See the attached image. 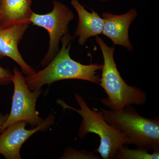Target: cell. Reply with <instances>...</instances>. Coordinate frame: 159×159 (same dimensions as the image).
I'll list each match as a JSON object with an SVG mask.
<instances>
[{
  "instance_id": "cell-2",
  "label": "cell",
  "mask_w": 159,
  "mask_h": 159,
  "mask_svg": "<svg viewBox=\"0 0 159 159\" xmlns=\"http://www.w3.org/2000/svg\"><path fill=\"white\" fill-rule=\"evenodd\" d=\"M96 41L103 58L99 84L107 96L100 99L101 102L114 111L120 110L131 104L144 105L147 100V94L136 87L128 85L121 77L114 59L115 48L109 47L99 36H96Z\"/></svg>"
},
{
  "instance_id": "cell-8",
  "label": "cell",
  "mask_w": 159,
  "mask_h": 159,
  "mask_svg": "<svg viewBox=\"0 0 159 159\" xmlns=\"http://www.w3.org/2000/svg\"><path fill=\"white\" fill-rule=\"evenodd\" d=\"M29 25L27 23H19L0 27V59L4 57H10L20 66L26 76L34 74L35 70L23 59L18 45Z\"/></svg>"
},
{
  "instance_id": "cell-16",
  "label": "cell",
  "mask_w": 159,
  "mask_h": 159,
  "mask_svg": "<svg viewBox=\"0 0 159 159\" xmlns=\"http://www.w3.org/2000/svg\"><path fill=\"white\" fill-rule=\"evenodd\" d=\"M99 1H100L101 2H107V1H108V0H99Z\"/></svg>"
},
{
  "instance_id": "cell-14",
  "label": "cell",
  "mask_w": 159,
  "mask_h": 159,
  "mask_svg": "<svg viewBox=\"0 0 159 159\" xmlns=\"http://www.w3.org/2000/svg\"><path fill=\"white\" fill-rule=\"evenodd\" d=\"M13 73L9 69L0 66V85H7L12 82Z\"/></svg>"
},
{
  "instance_id": "cell-12",
  "label": "cell",
  "mask_w": 159,
  "mask_h": 159,
  "mask_svg": "<svg viewBox=\"0 0 159 159\" xmlns=\"http://www.w3.org/2000/svg\"><path fill=\"white\" fill-rule=\"evenodd\" d=\"M145 149L138 148L135 149H131L122 146L116 153L114 159H158L159 150L154 151L152 153L148 152Z\"/></svg>"
},
{
  "instance_id": "cell-5",
  "label": "cell",
  "mask_w": 159,
  "mask_h": 159,
  "mask_svg": "<svg viewBox=\"0 0 159 159\" xmlns=\"http://www.w3.org/2000/svg\"><path fill=\"white\" fill-rule=\"evenodd\" d=\"M13 73L12 82L14 84V93L11 109L0 133L18 121H26L32 128H34L44 121L36 110V102L41 93V89L30 90L26 83L25 77L17 68H14Z\"/></svg>"
},
{
  "instance_id": "cell-15",
  "label": "cell",
  "mask_w": 159,
  "mask_h": 159,
  "mask_svg": "<svg viewBox=\"0 0 159 159\" xmlns=\"http://www.w3.org/2000/svg\"><path fill=\"white\" fill-rule=\"evenodd\" d=\"M8 114L4 115L2 113H0V130L2 129V126L7 120L8 117Z\"/></svg>"
},
{
  "instance_id": "cell-7",
  "label": "cell",
  "mask_w": 159,
  "mask_h": 159,
  "mask_svg": "<svg viewBox=\"0 0 159 159\" xmlns=\"http://www.w3.org/2000/svg\"><path fill=\"white\" fill-rule=\"evenodd\" d=\"M55 118L50 115L40 125L26 129L27 122L19 121L7 127L0 134V154L6 159H21L20 150L23 144L37 132L45 131L54 124Z\"/></svg>"
},
{
  "instance_id": "cell-13",
  "label": "cell",
  "mask_w": 159,
  "mask_h": 159,
  "mask_svg": "<svg viewBox=\"0 0 159 159\" xmlns=\"http://www.w3.org/2000/svg\"><path fill=\"white\" fill-rule=\"evenodd\" d=\"M99 157L93 152L85 150H77L74 148L68 147L59 159H100Z\"/></svg>"
},
{
  "instance_id": "cell-9",
  "label": "cell",
  "mask_w": 159,
  "mask_h": 159,
  "mask_svg": "<svg viewBox=\"0 0 159 159\" xmlns=\"http://www.w3.org/2000/svg\"><path fill=\"white\" fill-rule=\"evenodd\" d=\"M137 16L135 9H131L121 15L104 12L102 14L104 20L102 34L109 38L114 45L123 46L131 52L134 49L129 37V30Z\"/></svg>"
},
{
  "instance_id": "cell-1",
  "label": "cell",
  "mask_w": 159,
  "mask_h": 159,
  "mask_svg": "<svg viewBox=\"0 0 159 159\" xmlns=\"http://www.w3.org/2000/svg\"><path fill=\"white\" fill-rule=\"evenodd\" d=\"M73 37L67 32L61 38V49L45 68L26 76V83L31 91L41 89L43 86L64 80H86L99 84L100 77L97 71L102 70V64L83 65L72 59L70 55Z\"/></svg>"
},
{
  "instance_id": "cell-6",
  "label": "cell",
  "mask_w": 159,
  "mask_h": 159,
  "mask_svg": "<svg viewBox=\"0 0 159 159\" xmlns=\"http://www.w3.org/2000/svg\"><path fill=\"white\" fill-rule=\"evenodd\" d=\"M53 10L49 13L38 14L33 12L30 23L33 25L42 27L47 30L50 36L48 51L41 61L46 66L59 51V42L68 32V25L74 18V14L65 5L58 1H53Z\"/></svg>"
},
{
  "instance_id": "cell-11",
  "label": "cell",
  "mask_w": 159,
  "mask_h": 159,
  "mask_svg": "<svg viewBox=\"0 0 159 159\" xmlns=\"http://www.w3.org/2000/svg\"><path fill=\"white\" fill-rule=\"evenodd\" d=\"M32 0H0V27L19 24H31Z\"/></svg>"
},
{
  "instance_id": "cell-10",
  "label": "cell",
  "mask_w": 159,
  "mask_h": 159,
  "mask_svg": "<svg viewBox=\"0 0 159 159\" xmlns=\"http://www.w3.org/2000/svg\"><path fill=\"white\" fill-rule=\"evenodd\" d=\"M71 4L78 16V25L74 35L78 37V43L84 45L89 38L102 34L104 20L93 10L92 12L87 11L78 0H71Z\"/></svg>"
},
{
  "instance_id": "cell-3",
  "label": "cell",
  "mask_w": 159,
  "mask_h": 159,
  "mask_svg": "<svg viewBox=\"0 0 159 159\" xmlns=\"http://www.w3.org/2000/svg\"><path fill=\"white\" fill-rule=\"evenodd\" d=\"M106 121L124 136L129 145L159 150V119L142 116L131 105L119 111L100 108Z\"/></svg>"
},
{
  "instance_id": "cell-4",
  "label": "cell",
  "mask_w": 159,
  "mask_h": 159,
  "mask_svg": "<svg viewBox=\"0 0 159 159\" xmlns=\"http://www.w3.org/2000/svg\"><path fill=\"white\" fill-rule=\"evenodd\" d=\"M75 97L79 109L68 105L62 99H58L57 102L64 109L74 110L82 117L78 133L79 139H84L89 133L97 134L100 138V144L95 152H99L102 159H114L122 146L129 145L127 140L117 129L107 123L101 111L95 107L90 108L84 98L79 94H75Z\"/></svg>"
}]
</instances>
